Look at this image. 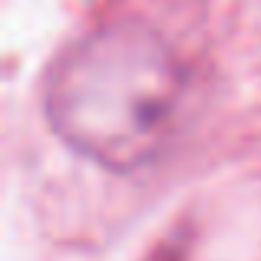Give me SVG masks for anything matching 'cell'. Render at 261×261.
I'll use <instances>...</instances> for the list:
<instances>
[{"mask_svg":"<svg viewBox=\"0 0 261 261\" xmlns=\"http://www.w3.org/2000/svg\"><path fill=\"white\" fill-rule=\"evenodd\" d=\"M185 73L146 27L89 33L53 66L46 119L70 149L109 169H136L172 136Z\"/></svg>","mask_w":261,"mask_h":261,"instance_id":"cell-1","label":"cell"}]
</instances>
